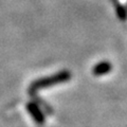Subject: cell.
Here are the masks:
<instances>
[{"label":"cell","instance_id":"1","mask_svg":"<svg viewBox=\"0 0 127 127\" xmlns=\"http://www.w3.org/2000/svg\"><path fill=\"white\" fill-rule=\"evenodd\" d=\"M70 79V73L67 72V71H64V72H61L54 76L51 77H46V78H41L38 79L35 83H33L30 88V91H36L39 89H43V88H48V87L54 86L58 84V83H64L67 82Z\"/></svg>","mask_w":127,"mask_h":127},{"label":"cell","instance_id":"4","mask_svg":"<svg viewBox=\"0 0 127 127\" xmlns=\"http://www.w3.org/2000/svg\"><path fill=\"white\" fill-rule=\"evenodd\" d=\"M117 14H118V16H119V18L121 19V20H126L127 19V12H126V9L124 6H123L122 4H117Z\"/></svg>","mask_w":127,"mask_h":127},{"label":"cell","instance_id":"2","mask_svg":"<svg viewBox=\"0 0 127 127\" xmlns=\"http://www.w3.org/2000/svg\"><path fill=\"white\" fill-rule=\"evenodd\" d=\"M28 109H29V112L31 113V116L35 119V121L39 124H43L45 123V118H43V114L40 111V109L38 108L36 105L34 104H29L28 105Z\"/></svg>","mask_w":127,"mask_h":127},{"label":"cell","instance_id":"3","mask_svg":"<svg viewBox=\"0 0 127 127\" xmlns=\"http://www.w3.org/2000/svg\"><path fill=\"white\" fill-rule=\"evenodd\" d=\"M109 71H111V64H109L108 62H102L94 67L92 73L94 75H103L108 73Z\"/></svg>","mask_w":127,"mask_h":127}]
</instances>
